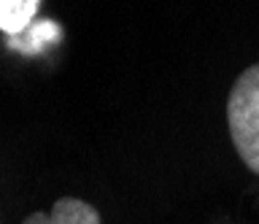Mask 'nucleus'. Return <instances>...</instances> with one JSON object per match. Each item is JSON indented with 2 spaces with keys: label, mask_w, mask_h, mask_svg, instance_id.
Segmentation results:
<instances>
[{
  "label": "nucleus",
  "mask_w": 259,
  "mask_h": 224,
  "mask_svg": "<svg viewBox=\"0 0 259 224\" xmlns=\"http://www.w3.org/2000/svg\"><path fill=\"white\" fill-rule=\"evenodd\" d=\"M227 124L235 151L259 175V62L235 78L227 98Z\"/></svg>",
  "instance_id": "1"
},
{
  "label": "nucleus",
  "mask_w": 259,
  "mask_h": 224,
  "mask_svg": "<svg viewBox=\"0 0 259 224\" xmlns=\"http://www.w3.org/2000/svg\"><path fill=\"white\" fill-rule=\"evenodd\" d=\"M22 224H103L95 205L84 203L78 197H60L52 208V213H30Z\"/></svg>",
  "instance_id": "2"
},
{
  "label": "nucleus",
  "mask_w": 259,
  "mask_h": 224,
  "mask_svg": "<svg viewBox=\"0 0 259 224\" xmlns=\"http://www.w3.org/2000/svg\"><path fill=\"white\" fill-rule=\"evenodd\" d=\"M62 38V27L52 19H35L30 27H24L19 35H6V43L11 52L27 54V57H35L46 49V46H54Z\"/></svg>",
  "instance_id": "3"
},
{
  "label": "nucleus",
  "mask_w": 259,
  "mask_h": 224,
  "mask_svg": "<svg viewBox=\"0 0 259 224\" xmlns=\"http://www.w3.org/2000/svg\"><path fill=\"white\" fill-rule=\"evenodd\" d=\"M40 0H0V33L19 35L24 27L35 22Z\"/></svg>",
  "instance_id": "4"
}]
</instances>
